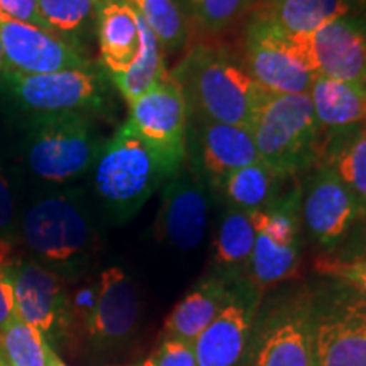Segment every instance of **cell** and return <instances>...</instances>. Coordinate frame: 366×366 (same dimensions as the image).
Segmentation results:
<instances>
[{
    "label": "cell",
    "instance_id": "6da1fadb",
    "mask_svg": "<svg viewBox=\"0 0 366 366\" xmlns=\"http://www.w3.org/2000/svg\"><path fill=\"white\" fill-rule=\"evenodd\" d=\"M168 71L180 86L189 117L249 129L264 90L251 79L237 49L202 41Z\"/></svg>",
    "mask_w": 366,
    "mask_h": 366
},
{
    "label": "cell",
    "instance_id": "7a4b0ae2",
    "mask_svg": "<svg viewBox=\"0 0 366 366\" xmlns=\"http://www.w3.org/2000/svg\"><path fill=\"white\" fill-rule=\"evenodd\" d=\"M21 239L33 262L63 280L84 278L99 251V234L84 192L51 189L21 216Z\"/></svg>",
    "mask_w": 366,
    "mask_h": 366
},
{
    "label": "cell",
    "instance_id": "3957f363",
    "mask_svg": "<svg viewBox=\"0 0 366 366\" xmlns=\"http://www.w3.org/2000/svg\"><path fill=\"white\" fill-rule=\"evenodd\" d=\"M170 175L158 154L127 122L105 139L90 170L92 190L112 224L129 222Z\"/></svg>",
    "mask_w": 366,
    "mask_h": 366
},
{
    "label": "cell",
    "instance_id": "277c9868",
    "mask_svg": "<svg viewBox=\"0 0 366 366\" xmlns=\"http://www.w3.org/2000/svg\"><path fill=\"white\" fill-rule=\"evenodd\" d=\"M259 162L280 180H300L319 162L320 136L309 94H268L249 126Z\"/></svg>",
    "mask_w": 366,
    "mask_h": 366
},
{
    "label": "cell",
    "instance_id": "5b68a950",
    "mask_svg": "<svg viewBox=\"0 0 366 366\" xmlns=\"http://www.w3.org/2000/svg\"><path fill=\"white\" fill-rule=\"evenodd\" d=\"M0 86L31 121L58 116H105L114 107L111 76L99 63L81 70L22 75L4 68Z\"/></svg>",
    "mask_w": 366,
    "mask_h": 366
},
{
    "label": "cell",
    "instance_id": "8992f818",
    "mask_svg": "<svg viewBox=\"0 0 366 366\" xmlns=\"http://www.w3.org/2000/svg\"><path fill=\"white\" fill-rule=\"evenodd\" d=\"M105 139L94 117L58 116L29 122L24 143V162L31 175L51 189L89 175Z\"/></svg>",
    "mask_w": 366,
    "mask_h": 366
},
{
    "label": "cell",
    "instance_id": "52a82bcc",
    "mask_svg": "<svg viewBox=\"0 0 366 366\" xmlns=\"http://www.w3.org/2000/svg\"><path fill=\"white\" fill-rule=\"evenodd\" d=\"M312 299L302 285L262 302L239 366H315Z\"/></svg>",
    "mask_w": 366,
    "mask_h": 366
},
{
    "label": "cell",
    "instance_id": "ba28073f",
    "mask_svg": "<svg viewBox=\"0 0 366 366\" xmlns=\"http://www.w3.org/2000/svg\"><path fill=\"white\" fill-rule=\"evenodd\" d=\"M239 56L259 89L268 94H309L315 73L307 36H294L249 12Z\"/></svg>",
    "mask_w": 366,
    "mask_h": 366
},
{
    "label": "cell",
    "instance_id": "9c48e42d",
    "mask_svg": "<svg viewBox=\"0 0 366 366\" xmlns=\"http://www.w3.org/2000/svg\"><path fill=\"white\" fill-rule=\"evenodd\" d=\"M326 280L312 299L315 366H366V299L346 283Z\"/></svg>",
    "mask_w": 366,
    "mask_h": 366
},
{
    "label": "cell",
    "instance_id": "30bf717a",
    "mask_svg": "<svg viewBox=\"0 0 366 366\" xmlns=\"http://www.w3.org/2000/svg\"><path fill=\"white\" fill-rule=\"evenodd\" d=\"M302 232L322 253L346 244L366 217V205L331 168L315 164L299 180Z\"/></svg>",
    "mask_w": 366,
    "mask_h": 366
},
{
    "label": "cell",
    "instance_id": "8fae6325",
    "mask_svg": "<svg viewBox=\"0 0 366 366\" xmlns=\"http://www.w3.org/2000/svg\"><path fill=\"white\" fill-rule=\"evenodd\" d=\"M127 124L173 173L187 158L189 112L180 86L170 76L129 105Z\"/></svg>",
    "mask_w": 366,
    "mask_h": 366
},
{
    "label": "cell",
    "instance_id": "7c38bea8",
    "mask_svg": "<svg viewBox=\"0 0 366 366\" xmlns=\"http://www.w3.org/2000/svg\"><path fill=\"white\" fill-rule=\"evenodd\" d=\"M12 282L17 315L54 350L73 326L68 282L33 259L14 262Z\"/></svg>",
    "mask_w": 366,
    "mask_h": 366
},
{
    "label": "cell",
    "instance_id": "4fadbf2b",
    "mask_svg": "<svg viewBox=\"0 0 366 366\" xmlns=\"http://www.w3.org/2000/svg\"><path fill=\"white\" fill-rule=\"evenodd\" d=\"M214 195L192 170L187 159L162 187L157 234L178 251H194L202 244L209 226Z\"/></svg>",
    "mask_w": 366,
    "mask_h": 366
},
{
    "label": "cell",
    "instance_id": "5bb4252c",
    "mask_svg": "<svg viewBox=\"0 0 366 366\" xmlns=\"http://www.w3.org/2000/svg\"><path fill=\"white\" fill-rule=\"evenodd\" d=\"M187 163L216 197L232 172L259 162L248 127L189 117Z\"/></svg>",
    "mask_w": 366,
    "mask_h": 366
},
{
    "label": "cell",
    "instance_id": "9a60e30c",
    "mask_svg": "<svg viewBox=\"0 0 366 366\" xmlns=\"http://www.w3.org/2000/svg\"><path fill=\"white\" fill-rule=\"evenodd\" d=\"M263 295L248 278L232 283L222 310L194 341L197 366L241 365Z\"/></svg>",
    "mask_w": 366,
    "mask_h": 366
},
{
    "label": "cell",
    "instance_id": "2e32d148",
    "mask_svg": "<svg viewBox=\"0 0 366 366\" xmlns=\"http://www.w3.org/2000/svg\"><path fill=\"white\" fill-rule=\"evenodd\" d=\"M0 39L6 61L4 68L22 75H46L95 65L79 46L41 27L4 16H0Z\"/></svg>",
    "mask_w": 366,
    "mask_h": 366
},
{
    "label": "cell",
    "instance_id": "e0dca14e",
    "mask_svg": "<svg viewBox=\"0 0 366 366\" xmlns=\"http://www.w3.org/2000/svg\"><path fill=\"white\" fill-rule=\"evenodd\" d=\"M141 314L136 283L119 267L105 268L97 278V297L84 331L97 350L122 346L134 334Z\"/></svg>",
    "mask_w": 366,
    "mask_h": 366
},
{
    "label": "cell",
    "instance_id": "ac0fdd59",
    "mask_svg": "<svg viewBox=\"0 0 366 366\" xmlns=\"http://www.w3.org/2000/svg\"><path fill=\"white\" fill-rule=\"evenodd\" d=\"M307 43L317 76L366 84V11L329 22Z\"/></svg>",
    "mask_w": 366,
    "mask_h": 366
},
{
    "label": "cell",
    "instance_id": "d6986e66",
    "mask_svg": "<svg viewBox=\"0 0 366 366\" xmlns=\"http://www.w3.org/2000/svg\"><path fill=\"white\" fill-rule=\"evenodd\" d=\"M95 38L99 65L109 76L126 73L139 56V16L127 0H100Z\"/></svg>",
    "mask_w": 366,
    "mask_h": 366
},
{
    "label": "cell",
    "instance_id": "ffe728a7",
    "mask_svg": "<svg viewBox=\"0 0 366 366\" xmlns=\"http://www.w3.org/2000/svg\"><path fill=\"white\" fill-rule=\"evenodd\" d=\"M309 97L320 141L366 124V90L363 84L317 76L310 86Z\"/></svg>",
    "mask_w": 366,
    "mask_h": 366
},
{
    "label": "cell",
    "instance_id": "44dd1931",
    "mask_svg": "<svg viewBox=\"0 0 366 366\" xmlns=\"http://www.w3.org/2000/svg\"><path fill=\"white\" fill-rule=\"evenodd\" d=\"M254 237L256 231L251 214L221 205L214 232L209 273L227 283L246 278Z\"/></svg>",
    "mask_w": 366,
    "mask_h": 366
},
{
    "label": "cell",
    "instance_id": "7402d4cb",
    "mask_svg": "<svg viewBox=\"0 0 366 366\" xmlns=\"http://www.w3.org/2000/svg\"><path fill=\"white\" fill-rule=\"evenodd\" d=\"M366 11V0H264L253 11L294 36H310L340 17Z\"/></svg>",
    "mask_w": 366,
    "mask_h": 366
},
{
    "label": "cell",
    "instance_id": "603a6c76",
    "mask_svg": "<svg viewBox=\"0 0 366 366\" xmlns=\"http://www.w3.org/2000/svg\"><path fill=\"white\" fill-rule=\"evenodd\" d=\"M231 285L212 273L200 278L164 319L163 336L194 342L222 310Z\"/></svg>",
    "mask_w": 366,
    "mask_h": 366
},
{
    "label": "cell",
    "instance_id": "cb8c5ba5",
    "mask_svg": "<svg viewBox=\"0 0 366 366\" xmlns=\"http://www.w3.org/2000/svg\"><path fill=\"white\" fill-rule=\"evenodd\" d=\"M282 183L267 164L256 162L232 172L214 199L219 205L253 214L272 205L282 194Z\"/></svg>",
    "mask_w": 366,
    "mask_h": 366
},
{
    "label": "cell",
    "instance_id": "d4e9b609",
    "mask_svg": "<svg viewBox=\"0 0 366 366\" xmlns=\"http://www.w3.org/2000/svg\"><path fill=\"white\" fill-rule=\"evenodd\" d=\"M317 164L331 168L366 205V124L320 141Z\"/></svg>",
    "mask_w": 366,
    "mask_h": 366
},
{
    "label": "cell",
    "instance_id": "484cf974",
    "mask_svg": "<svg viewBox=\"0 0 366 366\" xmlns=\"http://www.w3.org/2000/svg\"><path fill=\"white\" fill-rule=\"evenodd\" d=\"M100 0H38L43 27L86 51L97 29Z\"/></svg>",
    "mask_w": 366,
    "mask_h": 366
},
{
    "label": "cell",
    "instance_id": "4316f807",
    "mask_svg": "<svg viewBox=\"0 0 366 366\" xmlns=\"http://www.w3.org/2000/svg\"><path fill=\"white\" fill-rule=\"evenodd\" d=\"M139 16V14H137ZM141 31V51L136 61L126 73L111 76L114 89L119 92L124 102L131 105L154 85L159 84L168 75V68L164 65V53L157 36L151 27L139 17Z\"/></svg>",
    "mask_w": 366,
    "mask_h": 366
},
{
    "label": "cell",
    "instance_id": "83f0119b",
    "mask_svg": "<svg viewBox=\"0 0 366 366\" xmlns=\"http://www.w3.org/2000/svg\"><path fill=\"white\" fill-rule=\"evenodd\" d=\"M300 249L302 244H280L263 232H256L246 278L264 294L294 277L300 264Z\"/></svg>",
    "mask_w": 366,
    "mask_h": 366
},
{
    "label": "cell",
    "instance_id": "f1b7e54d",
    "mask_svg": "<svg viewBox=\"0 0 366 366\" xmlns=\"http://www.w3.org/2000/svg\"><path fill=\"white\" fill-rule=\"evenodd\" d=\"M151 27L164 54L182 51L189 43V22L177 0H127Z\"/></svg>",
    "mask_w": 366,
    "mask_h": 366
},
{
    "label": "cell",
    "instance_id": "f546056e",
    "mask_svg": "<svg viewBox=\"0 0 366 366\" xmlns=\"http://www.w3.org/2000/svg\"><path fill=\"white\" fill-rule=\"evenodd\" d=\"M0 347L12 366H48L49 345L17 314L0 331Z\"/></svg>",
    "mask_w": 366,
    "mask_h": 366
},
{
    "label": "cell",
    "instance_id": "4dcf8cb0",
    "mask_svg": "<svg viewBox=\"0 0 366 366\" xmlns=\"http://www.w3.org/2000/svg\"><path fill=\"white\" fill-rule=\"evenodd\" d=\"M185 17L205 34H219L256 7L254 0H182Z\"/></svg>",
    "mask_w": 366,
    "mask_h": 366
},
{
    "label": "cell",
    "instance_id": "1f68e13d",
    "mask_svg": "<svg viewBox=\"0 0 366 366\" xmlns=\"http://www.w3.org/2000/svg\"><path fill=\"white\" fill-rule=\"evenodd\" d=\"M314 269L324 278L346 283L366 299V253H320Z\"/></svg>",
    "mask_w": 366,
    "mask_h": 366
},
{
    "label": "cell",
    "instance_id": "d6a6232c",
    "mask_svg": "<svg viewBox=\"0 0 366 366\" xmlns=\"http://www.w3.org/2000/svg\"><path fill=\"white\" fill-rule=\"evenodd\" d=\"M148 361L151 366H197L194 342L162 334L159 345Z\"/></svg>",
    "mask_w": 366,
    "mask_h": 366
},
{
    "label": "cell",
    "instance_id": "836d02e7",
    "mask_svg": "<svg viewBox=\"0 0 366 366\" xmlns=\"http://www.w3.org/2000/svg\"><path fill=\"white\" fill-rule=\"evenodd\" d=\"M12 244H0V331L16 315V295L12 282Z\"/></svg>",
    "mask_w": 366,
    "mask_h": 366
},
{
    "label": "cell",
    "instance_id": "e575fe53",
    "mask_svg": "<svg viewBox=\"0 0 366 366\" xmlns=\"http://www.w3.org/2000/svg\"><path fill=\"white\" fill-rule=\"evenodd\" d=\"M16 222V194H14L11 178H9L6 168L0 162V244H4V242L11 244V237L17 229Z\"/></svg>",
    "mask_w": 366,
    "mask_h": 366
},
{
    "label": "cell",
    "instance_id": "d590c367",
    "mask_svg": "<svg viewBox=\"0 0 366 366\" xmlns=\"http://www.w3.org/2000/svg\"><path fill=\"white\" fill-rule=\"evenodd\" d=\"M0 16L44 29L38 14V0H0Z\"/></svg>",
    "mask_w": 366,
    "mask_h": 366
},
{
    "label": "cell",
    "instance_id": "8d00e7d4",
    "mask_svg": "<svg viewBox=\"0 0 366 366\" xmlns=\"http://www.w3.org/2000/svg\"><path fill=\"white\" fill-rule=\"evenodd\" d=\"M363 246H366V217L365 221L360 224V227L356 229L355 234L347 239V242L342 248H340L337 251L341 249H356V248H363Z\"/></svg>",
    "mask_w": 366,
    "mask_h": 366
},
{
    "label": "cell",
    "instance_id": "74e56055",
    "mask_svg": "<svg viewBox=\"0 0 366 366\" xmlns=\"http://www.w3.org/2000/svg\"><path fill=\"white\" fill-rule=\"evenodd\" d=\"M48 366H68L65 361L59 358V355L53 350L51 346L48 347Z\"/></svg>",
    "mask_w": 366,
    "mask_h": 366
},
{
    "label": "cell",
    "instance_id": "f35d334b",
    "mask_svg": "<svg viewBox=\"0 0 366 366\" xmlns=\"http://www.w3.org/2000/svg\"><path fill=\"white\" fill-rule=\"evenodd\" d=\"M4 66H6V61H4V48H2V39H0V79H2Z\"/></svg>",
    "mask_w": 366,
    "mask_h": 366
},
{
    "label": "cell",
    "instance_id": "ab89813d",
    "mask_svg": "<svg viewBox=\"0 0 366 366\" xmlns=\"http://www.w3.org/2000/svg\"><path fill=\"white\" fill-rule=\"evenodd\" d=\"M334 253H366V246H363V248H356V249H341V251H334Z\"/></svg>",
    "mask_w": 366,
    "mask_h": 366
},
{
    "label": "cell",
    "instance_id": "60d3db41",
    "mask_svg": "<svg viewBox=\"0 0 366 366\" xmlns=\"http://www.w3.org/2000/svg\"><path fill=\"white\" fill-rule=\"evenodd\" d=\"M0 366H12V365H11V363H9V361H7V358H6V355H4L2 347H0Z\"/></svg>",
    "mask_w": 366,
    "mask_h": 366
},
{
    "label": "cell",
    "instance_id": "b9f144b4",
    "mask_svg": "<svg viewBox=\"0 0 366 366\" xmlns=\"http://www.w3.org/2000/svg\"><path fill=\"white\" fill-rule=\"evenodd\" d=\"M139 366H151V365H149V361H148V360H146V361H144V363H143V365H139Z\"/></svg>",
    "mask_w": 366,
    "mask_h": 366
},
{
    "label": "cell",
    "instance_id": "7bdbcfd3",
    "mask_svg": "<svg viewBox=\"0 0 366 366\" xmlns=\"http://www.w3.org/2000/svg\"><path fill=\"white\" fill-rule=\"evenodd\" d=\"M256 2V6H258V4H262V2H264V0H254Z\"/></svg>",
    "mask_w": 366,
    "mask_h": 366
},
{
    "label": "cell",
    "instance_id": "ee69618b",
    "mask_svg": "<svg viewBox=\"0 0 366 366\" xmlns=\"http://www.w3.org/2000/svg\"><path fill=\"white\" fill-rule=\"evenodd\" d=\"M365 90H366V84H365Z\"/></svg>",
    "mask_w": 366,
    "mask_h": 366
}]
</instances>
